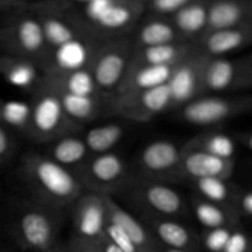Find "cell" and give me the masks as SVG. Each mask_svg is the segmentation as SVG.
I'll return each mask as SVG.
<instances>
[{
	"instance_id": "ffe728a7",
	"label": "cell",
	"mask_w": 252,
	"mask_h": 252,
	"mask_svg": "<svg viewBox=\"0 0 252 252\" xmlns=\"http://www.w3.org/2000/svg\"><path fill=\"white\" fill-rule=\"evenodd\" d=\"M248 24H252V0H208L206 32Z\"/></svg>"
},
{
	"instance_id": "d4e9b609",
	"label": "cell",
	"mask_w": 252,
	"mask_h": 252,
	"mask_svg": "<svg viewBox=\"0 0 252 252\" xmlns=\"http://www.w3.org/2000/svg\"><path fill=\"white\" fill-rule=\"evenodd\" d=\"M48 148L44 154L53 161L75 172L90 157L88 147L79 133L63 135L47 143Z\"/></svg>"
},
{
	"instance_id": "5b68a950",
	"label": "cell",
	"mask_w": 252,
	"mask_h": 252,
	"mask_svg": "<svg viewBox=\"0 0 252 252\" xmlns=\"http://www.w3.org/2000/svg\"><path fill=\"white\" fill-rule=\"evenodd\" d=\"M133 51L134 44L130 37L98 42L88 69L100 93L116 96L129 68Z\"/></svg>"
},
{
	"instance_id": "d6a6232c",
	"label": "cell",
	"mask_w": 252,
	"mask_h": 252,
	"mask_svg": "<svg viewBox=\"0 0 252 252\" xmlns=\"http://www.w3.org/2000/svg\"><path fill=\"white\" fill-rule=\"evenodd\" d=\"M196 189V196L212 203L231 208L239 186L230 184V180L219 177H207L191 182ZM233 209V208H231Z\"/></svg>"
},
{
	"instance_id": "f546056e",
	"label": "cell",
	"mask_w": 252,
	"mask_h": 252,
	"mask_svg": "<svg viewBox=\"0 0 252 252\" xmlns=\"http://www.w3.org/2000/svg\"><path fill=\"white\" fill-rule=\"evenodd\" d=\"M189 211L193 213L194 219L202 226L209 230L214 228H238L240 219L231 208L220 204L212 203L206 199L194 196L189 203Z\"/></svg>"
},
{
	"instance_id": "9c48e42d",
	"label": "cell",
	"mask_w": 252,
	"mask_h": 252,
	"mask_svg": "<svg viewBox=\"0 0 252 252\" xmlns=\"http://www.w3.org/2000/svg\"><path fill=\"white\" fill-rule=\"evenodd\" d=\"M63 212L32 199L20 204L12 217V228L26 246L46 250L56 239Z\"/></svg>"
},
{
	"instance_id": "603a6c76",
	"label": "cell",
	"mask_w": 252,
	"mask_h": 252,
	"mask_svg": "<svg viewBox=\"0 0 252 252\" xmlns=\"http://www.w3.org/2000/svg\"><path fill=\"white\" fill-rule=\"evenodd\" d=\"M143 16L133 31L134 47H150L184 41L169 17L148 15Z\"/></svg>"
},
{
	"instance_id": "9a60e30c",
	"label": "cell",
	"mask_w": 252,
	"mask_h": 252,
	"mask_svg": "<svg viewBox=\"0 0 252 252\" xmlns=\"http://www.w3.org/2000/svg\"><path fill=\"white\" fill-rule=\"evenodd\" d=\"M202 62L199 52L192 54L174 66L166 83L172 100V107H181L193 98L203 95L202 90Z\"/></svg>"
},
{
	"instance_id": "7bdbcfd3",
	"label": "cell",
	"mask_w": 252,
	"mask_h": 252,
	"mask_svg": "<svg viewBox=\"0 0 252 252\" xmlns=\"http://www.w3.org/2000/svg\"><path fill=\"white\" fill-rule=\"evenodd\" d=\"M31 2L32 0H0V10L10 11V10L17 9V7L26 6Z\"/></svg>"
},
{
	"instance_id": "ac0fdd59",
	"label": "cell",
	"mask_w": 252,
	"mask_h": 252,
	"mask_svg": "<svg viewBox=\"0 0 252 252\" xmlns=\"http://www.w3.org/2000/svg\"><path fill=\"white\" fill-rule=\"evenodd\" d=\"M252 42V24L204 32L194 43L204 57H229L248 48Z\"/></svg>"
},
{
	"instance_id": "ba28073f",
	"label": "cell",
	"mask_w": 252,
	"mask_h": 252,
	"mask_svg": "<svg viewBox=\"0 0 252 252\" xmlns=\"http://www.w3.org/2000/svg\"><path fill=\"white\" fill-rule=\"evenodd\" d=\"M252 86L251 56L204 57L202 62V90L204 94H245Z\"/></svg>"
},
{
	"instance_id": "74e56055",
	"label": "cell",
	"mask_w": 252,
	"mask_h": 252,
	"mask_svg": "<svg viewBox=\"0 0 252 252\" xmlns=\"http://www.w3.org/2000/svg\"><path fill=\"white\" fill-rule=\"evenodd\" d=\"M235 228H214L206 231L204 235V245L212 252H223L224 246L230 236L231 231Z\"/></svg>"
},
{
	"instance_id": "d6986e66",
	"label": "cell",
	"mask_w": 252,
	"mask_h": 252,
	"mask_svg": "<svg viewBox=\"0 0 252 252\" xmlns=\"http://www.w3.org/2000/svg\"><path fill=\"white\" fill-rule=\"evenodd\" d=\"M101 39L94 37L79 38L49 51L42 70L43 74L64 73L88 68L91 56Z\"/></svg>"
},
{
	"instance_id": "6da1fadb",
	"label": "cell",
	"mask_w": 252,
	"mask_h": 252,
	"mask_svg": "<svg viewBox=\"0 0 252 252\" xmlns=\"http://www.w3.org/2000/svg\"><path fill=\"white\" fill-rule=\"evenodd\" d=\"M20 175L31 199L63 212L85 189L71 170L57 164L44 153L30 152L21 158Z\"/></svg>"
},
{
	"instance_id": "8d00e7d4",
	"label": "cell",
	"mask_w": 252,
	"mask_h": 252,
	"mask_svg": "<svg viewBox=\"0 0 252 252\" xmlns=\"http://www.w3.org/2000/svg\"><path fill=\"white\" fill-rule=\"evenodd\" d=\"M16 140L14 133L0 123V166L7 165L14 159Z\"/></svg>"
},
{
	"instance_id": "f6af8a7d",
	"label": "cell",
	"mask_w": 252,
	"mask_h": 252,
	"mask_svg": "<svg viewBox=\"0 0 252 252\" xmlns=\"http://www.w3.org/2000/svg\"><path fill=\"white\" fill-rule=\"evenodd\" d=\"M132 1H134V2H138V4H140V5H147L148 2L150 1V0H132Z\"/></svg>"
},
{
	"instance_id": "3957f363",
	"label": "cell",
	"mask_w": 252,
	"mask_h": 252,
	"mask_svg": "<svg viewBox=\"0 0 252 252\" xmlns=\"http://www.w3.org/2000/svg\"><path fill=\"white\" fill-rule=\"evenodd\" d=\"M49 51L41 24L30 5L10 10L0 26V54L31 59L43 65Z\"/></svg>"
},
{
	"instance_id": "ab89813d",
	"label": "cell",
	"mask_w": 252,
	"mask_h": 252,
	"mask_svg": "<svg viewBox=\"0 0 252 252\" xmlns=\"http://www.w3.org/2000/svg\"><path fill=\"white\" fill-rule=\"evenodd\" d=\"M249 249V239L240 229L235 228L231 231L223 252H246Z\"/></svg>"
},
{
	"instance_id": "836d02e7",
	"label": "cell",
	"mask_w": 252,
	"mask_h": 252,
	"mask_svg": "<svg viewBox=\"0 0 252 252\" xmlns=\"http://www.w3.org/2000/svg\"><path fill=\"white\" fill-rule=\"evenodd\" d=\"M31 107L30 101L2 100L0 98V123L12 133L27 137L30 127Z\"/></svg>"
},
{
	"instance_id": "cb8c5ba5",
	"label": "cell",
	"mask_w": 252,
	"mask_h": 252,
	"mask_svg": "<svg viewBox=\"0 0 252 252\" xmlns=\"http://www.w3.org/2000/svg\"><path fill=\"white\" fill-rule=\"evenodd\" d=\"M175 65H138L130 63L116 96L165 85Z\"/></svg>"
},
{
	"instance_id": "83f0119b",
	"label": "cell",
	"mask_w": 252,
	"mask_h": 252,
	"mask_svg": "<svg viewBox=\"0 0 252 252\" xmlns=\"http://www.w3.org/2000/svg\"><path fill=\"white\" fill-rule=\"evenodd\" d=\"M140 220L149 233L153 231L162 244L172 250H185L193 241L191 230L180 221L181 219L142 216Z\"/></svg>"
},
{
	"instance_id": "4316f807",
	"label": "cell",
	"mask_w": 252,
	"mask_h": 252,
	"mask_svg": "<svg viewBox=\"0 0 252 252\" xmlns=\"http://www.w3.org/2000/svg\"><path fill=\"white\" fill-rule=\"evenodd\" d=\"M208 0H192L169 17L184 41L196 42L207 30Z\"/></svg>"
},
{
	"instance_id": "60d3db41",
	"label": "cell",
	"mask_w": 252,
	"mask_h": 252,
	"mask_svg": "<svg viewBox=\"0 0 252 252\" xmlns=\"http://www.w3.org/2000/svg\"><path fill=\"white\" fill-rule=\"evenodd\" d=\"M43 1L56 9L63 10V11H73V10L80 9L81 6L93 0H43Z\"/></svg>"
},
{
	"instance_id": "e575fe53",
	"label": "cell",
	"mask_w": 252,
	"mask_h": 252,
	"mask_svg": "<svg viewBox=\"0 0 252 252\" xmlns=\"http://www.w3.org/2000/svg\"><path fill=\"white\" fill-rule=\"evenodd\" d=\"M192 0H150L145 5V14L170 17Z\"/></svg>"
},
{
	"instance_id": "e0dca14e",
	"label": "cell",
	"mask_w": 252,
	"mask_h": 252,
	"mask_svg": "<svg viewBox=\"0 0 252 252\" xmlns=\"http://www.w3.org/2000/svg\"><path fill=\"white\" fill-rule=\"evenodd\" d=\"M235 169V160H225L184 145V155L179 170V181L189 184L199 179L219 177L230 180Z\"/></svg>"
},
{
	"instance_id": "ee69618b",
	"label": "cell",
	"mask_w": 252,
	"mask_h": 252,
	"mask_svg": "<svg viewBox=\"0 0 252 252\" xmlns=\"http://www.w3.org/2000/svg\"><path fill=\"white\" fill-rule=\"evenodd\" d=\"M236 140V144L239 145H243V148H245L246 150H251L252 149V133L250 130L248 132H240V133H236L234 135Z\"/></svg>"
},
{
	"instance_id": "30bf717a",
	"label": "cell",
	"mask_w": 252,
	"mask_h": 252,
	"mask_svg": "<svg viewBox=\"0 0 252 252\" xmlns=\"http://www.w3.org/2000/svg\"><path fill=\"white\" fill-rule=\"evenodd\" d=\"M74 174L85 191L113 196L128 181V165L116 152L90 155Z\"/></svg>"
},
{
	"instance_id": "7a4b0ae2",
	"label": "cell",
	"mask_w": 252,
	"mask_h": 252,
	"mask_svg": "<svg viewBox=\"0 0 252 252\" xmlns=\"http://www.w3.org/2000/svg\"><path fill=\"white\" fill-rule=\"evenodd\" d=\"M66 12L73 15L89 33L102 41L132 36L144 16L145 7L132 0H93L80 9Z\"/></svg>"
},
{
	"instance_id": "8fae6325",
	"label": "cell",
	"mask_w": 252,
	"mask_h": 252,
	"mask_svg": "<svg viewBox=\"0 0 252 252\" xmlns=\"http://www.w3.org/2000/svg\"><path fill=\"white\" fill-rule=\"evenodd\" d=\"M184 155V145L169 139L148 143L137 158L138 176L153 181H179V170Z\"/></svg>"
},
{
	"instance_id": "2e32d148",
	"label": "cell",
	"mask_w": 252,
	"mask_h": 252,
	"mask_svg": "<svg viewBox=\"0 0 252 252\" xmlns=\"http://www.w3.org/2000/svg\"><path fill=\"white\" fill-rule=\"evenodd\" d=\"M54 94L59 97L62 107L69 120L79 127L95 122L103 116L115 115V96L113 95L102 93L89 96L70 95V94L63 93Z\"/></svg>"
},
{
	"instance_id": "7dc6e473",
	"label": "cell",
	"mask_w": 252,
	"mask_h": 252,
	"mask_svg": "<svg viewBox=\"0 0 252 252\" xmlns=\"http://www.w3.org/2000/svg\"><path fill=\"white\" fill-rule=\"evenodd\" d=\"M167 252H185V251L184 250H172V249H171V250L167 251Z\"/></svg>"
},
{
	"instance_id": "7c38bea8",
	"label": "cell",
	"mask_w": 252,
	"mask_h": 252,
	"mask_svg": "<svg viewBox=\"0 0 252 252\" xmlns=\"http://www.w3.org/2000/svg\"><path fill=\"white\" fill-rule=\"evenodd\" d=\"M172 108L167 85L115 96V116L132 122L144 123Z\"/></svg>"
},
{
	"instance_id": "b9f144b4",
	"label": "cell",
	"mask_w": 252,
	"mask_h": 252,
	"mask_svg": "<svg viewBox=\"0 0 252 252\" xmlns=\"http://www.w3.org/2000/svg\"><path fill=\"white\" fill-rule=\"evenodd\" d=\"M94 243L96 244V246H97L100 252H125L122 249H120L117 245H115L112 241L108 240L105 235H102L98 240L94 241Z\"/></svg>"
},
{
	"instance_id": "d590c367",
	"label": "cell",
	"mask_w": 252,
	"mask_h": 252,
	"mask_svg": "<svg viewBox=\"0 0 252 252\" xmlns=\"http://www.w3.org/2000/svg\"><path fill=\"white\" fill-rule=\"evenodd\" d=\"M231 208L240 220H250L252 217V191L249 187H238Z\"/></svg>"
},
{
	"instance_id": "52a82bcc",
	"label": "cell",
	"mask_w": 252,
	"mask_h": 252,
	"mask_svg": "<svg viewBox=\"0 0 252 252\" xmlns=\"http://www.w3.org/2000/svg\"><path fill=\"white\" fill-rule=\"evenodd\" d=\"M252 98L249 94L217 95L204 94L179 107V118L194 127L212 128L249 112Z\"/></svg>"
},
{
	"instance_id": "f35d334b",
	"label": "cell",
	"mask_w": 252,
	"mask_h": 252,
	"mask_svg": "<svg viewBox=\"0 0 252 252\" xmlns=\"http://www.w3.org/2000/svg\"><path fill=\"white\" fill-rule=\"evenodd\" d=\"M103 235H105L108 240L112 241L115 245H117L118 248L122 249L125 252H138L137 248H135L134 244L130 241V239L128 238L117 225L112 224L111 221L107 220Z\"/></svg>"
},
{
	"instance_id": "484cf974",
	"label": "cell",
	"mask_w": 252,
	"mask_h": 252,
	"mask_svg": "<svg viewBox=\"0 0 252 252\" xmlns=\"http://www.w3.org/2000/svg\"><path fill=\"white\" fill-rule=\"evenodd\" d=\"M41 85L54 93L70 94V95L89 96L100 93L88 68L64 71V73L43 74Z\"/></svg>"
},
{
	"instance_id": "8992f818",
	"label": "cell",
	"mask_w": 252,
	"mask_h": 252,
	"mask_svg": "<svg viewBox=\"0 0 252 252\" xmlns=\"http://www.w3.org/2000/svg\"><path fill=\"white\" fill-rule=\"evenodd\" d=\"M30 107L27 138L34 142L47 144L57 138L81 130V127L71 122L65 115L58 96L41 84L31 94Z\"/></svg>"
},
{
	"instance_id": "7402d4cb",
	"label": "cell",
	"mask_w": 252,
	"mask_h": 252,
	"mask_svg": "<svg viewBox=\"0 0 252 252\" xmlns=\"http://www.w3.org/2000/svg\"><path fill=\"white\" fill-rule=\"evenodd\" d=\"M194 42L180 41L150 47H134L130 63L138 65H175L197 53Z\"/></svg>"
},
{
	"instance_id": "44dd1931",
	"label": "cell",
	"mask_w": 252,
	"mask_h": 252,
	"mask_svg": "<svg viewBox=\"0 0 252 252\" xmlns=\"http://www.w3.org/2000/svg\"><path fill=\"white\" fill-rule=\"evenodd\" d=\"M0 76L12 88L32 94L41 84L43 70L31 59L0 54Z\"/></svg>"
},
{
	"instance_id": "4dcf8cb0",
	"label": "cell",
	"mask_w": 252,
	"mask_h": 252,
	"mask_svg": "<svg viewBox=\"0 0 252 252\" xmlns=\"http://www.w3.org/2000/svg\"><path fill=\"white\" fill-rule=\"evenodd\" d=\"M189 149L199 150L213 157L225 160H234L238 150V144L233 134L221 130H208L196 135L184 144Z\"/></svg>"
},
{
	"instance_id": "1f68e13d",
	"label": "cell",
	"mask_w": 252,
	"mask_h": 252,
	"mask_svg": "<svg viewBox=\"0 0 252 252\" xmlns=\"http://www.w3.org/2000/svg\"><path fill=\"white\" fill-rule=\"evenodd\" d=\"M125 126L118 122H110L95 126L86 130L83 134V139L90 155H95L113 152L125 138Z\"/></svg>"
},
{
	"instance_id": "277c9868",
	"label": "cell",
	"mask_w": 252,
	"mask_h": 252,
	"mask_svg": "<svg viewBox=\"0 0 252 252\" xmlns=\"http://www.w3.org/2000/svg\"><path fill=\"white\" fill-rule=\"evenodd\" d=\"M117 193L123 194L142 216L182 219L189 213V202L166 182L129 177Z\"/></svg>"
},
{
	"instance_id": "bcb514c9",
	"label": "cell",
	"mask_w": 252,
	"mask_h": 252,
	"mask_svg": "<svg viewBox=\"0 0 252 252\" xmlns=\"http://www.w3.org/2000/svg\"><path fill=\"white\" fill-rule=\"evenodd\" d=\"M93 252H100L98 251L97 246H96V244H94V241H93Z\"/></svg>"
},
{
	"instance_id": "f1b7e54d",
	"label": "cell",
	"mask_w": 252,
	"mask_h": 252,
	"mask_svg": "<svg viewBox=\"0 0 252 252\" xmlns=\"http://www.w3.org/2000/svg\"><path fill=\"white\" fill-rule=\"evenodd\" d=\"M106 208H107V220L117 225L130 239L138 252L149 244L150 233L144 224L125 207L121 206L115 197L106 194Z\"/></svg>"
},
{
	"instance_id": "5bb4252c",
	"label": "cell",
	"mask_w": 252,
	"mask_h": 252,
	"mask_svg": "<svg viewBox=\"0 0 252 252\" xmlns=\"http://www.w3.org/2000/svg\"><path fill=\"white\" fill-rule=\"evenodd\" d=\"M70 209L78 239L96 241L103 235L107 224L106 194L84 191Z\"/></svg>"
},
{
	"instance_id": "4fadbf2b",
	"label": "cell",
	"mask_w": 252,
	"mask_h": 252,
	"mask_svg": "<svg viewBox=\"0 0 252 252\" xmlns=\"http://www.w3.org/2000/svg\"><path fill=\"white\" fill-rule=\"evenodd\" d=\"M29 5L33 9L38 17L48 51L58 48V47L75 41V39L94 37L69 12L56 9V7L46 4L43 0L32 1Z\"/></svg>"
}]
</instances>
